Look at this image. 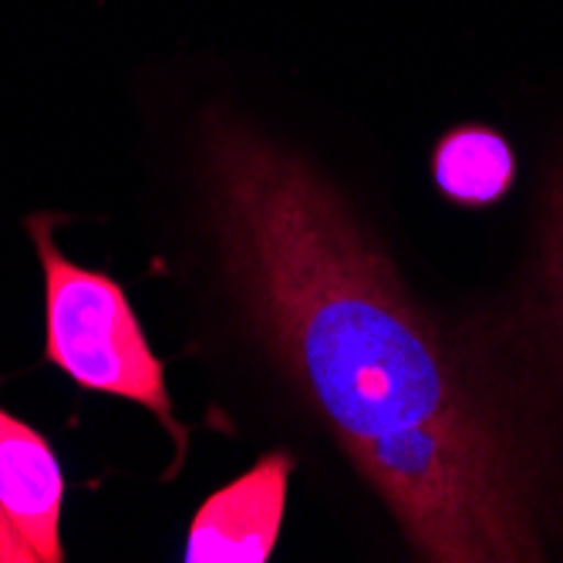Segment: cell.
Masks as SVG:
<instances>
[{
    "label": "cell",
    "mask_w": 563,
    "mask_h": 563,
    "mask_svg": "<svg viewBox=\"0 0 563 563\" xmlns=\"http://www.w3.org/2000/svg\"><path fill=\"white\" fill-rule=\"evenodd\" d=\"M223 271L297 395L432 563L543 560L547 493L466 324L412 300L344 196L236 119L202 125Z\"/></svg>",
    "instance_id": "6da1fadb"
},
{
    "label": "cell",
    "mask_w": 563,
    "mask_h": 563,
    "mask_svg": "<svg viewBox=\"0 0 563 563\" xmlns=\"http://www.w3.org/2000/svg\"><path fill=\"white\" fill-rule=\"evenodd\" d=\"M527 284L506 318L470 321L499 405L550 496L563 466V163L550 173Z\"/></svg>",
    "instance_id": "7a4b0ae2"
},
{
    "label": "cell",
    "mask_w": 563,
    "mask_h": 563,
    "mask_svg": "<svg viewBox=\"0 0 563 563\" xmlns=\"http://www.w3.org/2000/svg\"><path fill=\"white\" fill-rule=\"evenodd\" d=\"M51 217L27 220L44 271V357L88 391L148 408L183 459L186 429L173 416L163 362L152 354L122 284L71 264L51 236Z\"/></svg>",
    "instance_id": "3957f363"
},
{
    "label": "cell",
    "mask_w": 563,
    "mask_h": 563,
    "mask_svg": "<svg viewBox=\"0 0 563 563\" xmlns=\"http://www.w3.org/2000/svg\"><path fill=\"white\" fill-rule=\"evenodd\" d=\"M290 452H267L257 466L202 499L189 523L186 563H267L287 509Z\"/></svg>",
    "instance_id": "277c9868"
},
{
    "label": "cell",
    "mask_w": 563,
    "mask_h": 563,
    "mask_svg": "<svg viewBox=\"0 0 563 563\" xmlns=\"http://www.w3.org/2000/svg\"><path fill=\"white\" fill-rule=\"evenodd\" d=\"M65 476L47 439L0 408V506L8 509L37 563H62Z\"/></svg>",
    "instance_id": "5b68a950"
},
{
    "label": "cell",
    "mask_w": 563,
    "mask_h": 563,
    "mask_svg": "<svg viewBox=\"0 0 563 563\" xmlns=\"http://www.w3.org/2000/svg\"><path fill=\"white\" fill-rule=\"evenodd\" d=\"M432 179L449 202L470 210L496 207L517 179V156L489 125L466 122L449 129L432 156Z\"/></svg>",
    "instance_id": "8992f818"
},
{
    "label": "cell",
    "mask_w": 563,
    "mask_h": 563,
    "mask_svg": "<svg viewBox=\"0 0 563 563\" xmlns=\"http://www.w3.org/2000/svg\"><path fill=\"white\" fill-rule=\"evenodd\" d=\"M0 563H37L31 543L24 540L4 506H0Z\"/></svg>",
    "instance_id": "52a82bcc"
}]
</instances>
